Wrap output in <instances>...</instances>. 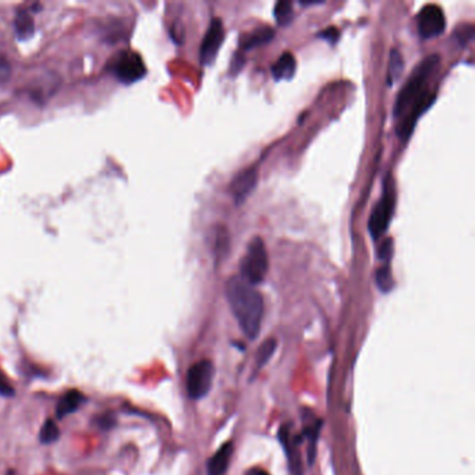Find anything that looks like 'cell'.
<instances>
[{
  "mask_svg": "<svg viewBox=\"0 0 475 475\" xmlns=\"http://www.w3.org/2000/svg\"><path fill=\"white\" fill-rule=\"evenodd\" d=\"M226 297L245 336L255 339L259 333L264 314L261 294L241 276H233L226 284Z\"/></svg>",
  "mask_w": 475,
  "mask_h": 475,
  "instance_id": "6da1fadb",
  "label": "cell"
},
{
  "mask_svg": "<svg viewBox=\"0 0 475 475\" xmlns=\"http://www.w3.org/2000/svg\"><path fill=\"white\" fill-rule=\"evenodd\" d=\"M437 65H439V56L430 55L417 66L410 80L404 84V87L401 88L400 94L396 98L394 109H393L394 116H401L414 104V101L425 91L424 87H425L426 79L430 76V73Z\"/></svg>",
  "mask_w": 475,
  "mask_h": 475,
  "instance_id": "7a4b0ae2",
  "label": "cell"
},
{
  "mask_svg": "<svg viewBox=\"0 0 475 475\" xmlns=\"http://www.w3.org/2000/svg\"><path fill=\"white\" fill-rule=\"evenodd\" d=\"M268 268H269V261H268L265 243L262 241L261 237L257 236L248 243L245 255L241 259L240 276L250 284L255 286V284H259L265 279L268 273Z\"/></svg>",
  "mask_w": 475,
  "mask_h": 475,
  "instance_id": "3957f363",
  "label": "cell"
},
{
  "mask_svg": "<svg viewBox=\"0 0 475 475\" xmlns=\"http://www.w3.org/2000/svg\"><path fill=\"white\" fill-rule=\"evenodd\" d=\"M115 77L124 84H133L147 74V67L141 56L136 52H120L111 66Z\"/></svg>",
  "mask_w": 475,
  "mask_h": 475,
  "instance_id": "277c9868",
  "label": "cell"
},
{
  "mask_svg": "<svg viewBox=\"0 0 475 475\" xmlns=\"http://www.w3.org/2000/svg\"><path fill=\"white\" fill-rule=\"evenodd\" d=\"M215 368L211 361L194 364L187 375V392L191 398H202L212 387Z\"/></svg>",
  "mask_w": 475,
  "mask_h": 475,
  "instance_id": "5b68a950",
  "label": "cell"
},
{
  "mask_svg": "<svg viewBox=\"0 0 475 475\" xmlns=\"http://www.w3.org/2000/svg\"><path fill=\"white\" fill-rule=\"evenodd\" d=\"M394 208V194L389 184H386L383 195L380 201L376 204V207L372 211V215L369 218V232L373 239H378L380 234L386 232L389 227V222L393 215Z\"/></svg>",
  "mask_w": 475,
  "mask_h": 475,
  "instance_id": "8992f818",
  "label": "cell"
},
{
  "mask_svg": "<svg viewBox=\"0 0 475 475\" xmlns=\"http://www.w3.org/2000/svg\"><path fill=\"white\" fill-rule=\"evenodd\" d=\"M446 19L443 10L436 5L422 8L418 15V33L422 38H435L444 31Z\"/></svg>",
  "mask_w": 475,
  "mask_h": 475,
  "instance_id": "52a82bcc",
  "label": "cell"
},
{
  "mask_svg": "<svg viewBox=\"0 0 475 475\" xmlns=\"http://www.w3.org/2000/svg\"><path fill=\"white\" fill-rule=\"evenodd\" d=\"M225 40V27L220 19H214L201 44V62L204 65H211L216 59V55Z\"/></svg>",
  "mask_w": 475,
  "mask_h": 475,
  "instance_id": "ba28073f",
  "label": "cell"
},
{
  "mask_svg": "<svg viewBox=\"0 0 475 475\" xmlns=\"http://www.w3.org/2000/svg\"><path fill=\"white\" fill-rule=\"evenodd\" d=\"M435 101V94H429L426 91H424L415 101L414 104L410 106V112L407 113L405 119L403 120V123L398 127V137L401 140H407L410 138L417 120L419 119V116L433 104Z\"/></svg>",
  "mask_w": 475,
  "mask_h": 475,
  "instance_id": "9c48e42d",
  "label": "cell"
},
{
  "mask_svg": "<svg viewBox=\"0 0 475 475\" xmlns=\"http://www.w3.org/2000/svg\"><path fill=\"white\" fill-rule=\"evenodd\" d=\"M257 180H258V173H257V169H254V168L247 169V170H244L236 176L234 182L230 186V190H232V194L234 195L237 202L244 201V198L255 187Z\"/></svg>",
  "mask_w": 475,
  "mask_h": 475,
  "instance_id": "30bf717a",
  "label": "cell"
},
{
  "mask_svg": "<svg viewBox=\"0 0 475 475\" xmlns=\"http://www.w3.org/2000/svg\"><path fill=\"white\" fill-rule=\"evenodd\" d=\"M233 454V443L227 442L219 447V450L208 461V475H225L227 471L230 458Z\"/></svg>",
  "mask_w": 475,
  "mask_h": 475,
  "instance_id": "8fae6325",
  "label": "cell"
},
{
  "mask_svg": "<svg viewBox=\"0 0 475 475\" xmlns=\"http://www.w3.org/2000/svg\"><path fill=\"white\" fill-rule=\"evenodd\" d=\"M273 37H275L273 29L269 26H262V27L255 29L252 33L244 35L243 40H240V48L244 51H248V49L257 48L259 45H264L272 41Z\"/></svg>",
  "mask_w": 475,
  "mask_h": 475,
  "instance_id": "7c38bea8",
  "label": "cell"
},
{
  "mask_svg": "<svg viewBox=\"0 0 475 475\" xmlns=\"http://www.w3.org/2000/svg\"><path fill=\"white\" fill-rule=\"evenodd\" d=\"M15 33L20 41L33 38L35 33V23L29 10H20L15 19Z\"/></svg>",
  "mask_w": 475,
  "mask_h": 475,
  "instance_id": "4fadbf2b",
  "label": "cell"
},
{
  "mask_svg": "<svg viewBox=\"0 0 475 475\" xmlns=\"http://www.w3.org/2000/svg\"><path fill=\"white\" fill-rule=\"evenodd\" d=\"M296 73V59L290 52L283 54L272 66V74L276 80H290Z\"/></svg>",
  "mask_w": 475,
  "mask_h": 475,
  "instance_id": "5bb4252c",
  "label": "cell"
},
{
  "mask_svg": "<svg viewBox=\"0 0 475 475\" xmlns=\"http://www.w3.org/2000/svg\"><path fill=\"white\" fill-rule=\"evenodd\" d=\"M83 400H84V397H83V394H81L80 392H77V390H70V392H67V393L61 398V401H59V404H58V407H56V414H58V417H59V418H63V417H66V415L74 412V411L80 407V404L83 403Z\"/></svg>",
  "mask_w": 475,
  "mask_h": 475,
  "instance_id": "9a60e30c",
  "label": "cell"
},
{
  "mask_svg": "<svg viewBox=\"0 0 475 475\" xmlns=\"http://www.w3.org/2000/svg\"><path fill=\"white\" fill-rule=\"evenodd\" d=\"M403 72V58L398 51H392L390 55V62H389V70H387V84L392 86L394 80L400 77Z\"/></svg>",
  "mask_w": 475,
  "mask_h": 475,
  "instance_id": "2e32d148",
  "label": "cell"
},
{
  "mask_svg": "<svg viewBox=\"0 0 475 475\" xmlns=\"http://www.w3.org/2000/svg\"><path fill=\"white\" fill-rule=\"evenodd\" d=\"M273 15L280 26H287L293 20V5L287 0H280L275 6Z\"/></svg>",
  "mask_w": 475,
  "mask_h": 475,
  "instance_id": "e0dca14e",
  "label": "cell"
},
{
  "mask_svg": "<svg viewBox=\"0 0 475 475\" xmlns=\"http://www.w3.org/2000/svg\"><path fill=\"white\" fill-rule=\"evenodd\" d=\"M376 284L385 293L390 291L392 287L394 286L392 272H390V268L387 265H385L376 271Z\"/></svg>",
  "mask_w": 475,
  "mask_h": 475,
  "instance_id": "ac0fdd59",
  "label": "cell"
},
{
  "mask_svg": "<svg viewBox=\"0 0 475 475\" xmlns=\"http://www.w3.org/2000/svg\"><path fill=\"white\" fill-rule=\"evenodd\" d=\"M276 350V340L275 339H268L266 341H264L259 348H258V353H257V362H258V367H262L265 365L269 358L273 355Z\"/></svg>",
  "mask_w": 475,
  "mask_h": 475,
  "instance_id": "d6986e66",
  "label": "cell"
},
{
  "mask_svg": "<svg viewBox=\"0 0 475 475\" xmlns=\"http://www.w3.org/2000/svg\"><path fill=\"white\" fill-rule=\"evenodd\" d=\"M58 437H59V428H58V425L52 419H48L42 425L41 432H40L41 442L42 443H54Z\"/></svg>",
  "mask_w": 475,
  "mask_h": 475,
  "instance_id": "ffe728a7",
  "label": "cell"
},
{
  "mask_svg": "<svg viewBox=\"0 0 475 475\" xmlns=\"http://www.w3.org/2000/svg\"><path fill=\"white\" fill-rule=\"evenodd\" d=\"M10 76H12V65L2 54H0V84L8 83Z\"/></svg>",
  "mask_w": 475,
  "mask_h": 475,
  "instance_id": "44dd1931",
  "label": "cell"
},
{
  "mask_svg": "<svg viewBox=\"0 0 475 475\" xmlns=\"http://www.w3.org/2000/svg\"><path fill=\"white\" fill-rule=\"evenodd\" d=\"M319 37L323 38V40H326V41L330 42V44H336V41L339 40V31H337L335 27H329V29H326L325 31L319 33Z\"/></svg>",
  "mask_w": 475,
  "mask_h": 475,
  "instance_id": "7402d4cb",
  "label": "cell"
},
{
  "mask_svg": "<svg viewBox=\"0 0 475 475\" xmlns=\"http://www.w3.org/2000/svg\"><path fill=\"white\" fill-rule=\"evenodd\" d=\"M0 394L10 397L15 394V389L9 385V382L5 379V376L0 373Z\"/></svg>",
  "mask_w": 475,
  "mask_h": 475,
  "instance_id": "603a6c76",
  "label": "cell"
},
{
  "mask_svg": "<svg viewBox=\"0 0 475 475\" xmlns=\"http://www.w3.org/2000/svg\"><path fill=\"white\" fill-rule=\"evenodd\" d=\"M97 422H98V426L102 428V429H109L113 426L115 424V417L112 415H101L97 418Z\"/></svg>",
  "mask_w": 475,
  "mask_h": 475,
  "instance_id": "cb8c5ba5",
  "label": "cell"
},
{
  "mask_svg": "<svg viewBox=\"0 0 475 475\" xmlns=\"http://www.w3.org/2000/svg\"><path fill=\"white\" fill-rule=\"evenodd\" d=\"M390 252H392V240H387V241H385V244L379 250V255L382 259H385V258L390 257Z\"/></svg>",
  "mask_w": 475,
  "mask_h": 475,
  "instance_id": "d4e9b609",
  "label": "cell"
},
{
  "mask_svg": "<svg viewBox=\"0 0 475 475\" xmlns=\"http://www.w3.org/2000/svg\"><path fill=\"white\" fill-rule=\"evenodd\" d=\"M247 475H269L266 471L264 469H259V468H252L247 472Z\"/></svg>",
  "mask_w": 475,
  "mask_h": 475,
  "instance_id": "484cf974",
  "label": "cell"
}]
</instances>
